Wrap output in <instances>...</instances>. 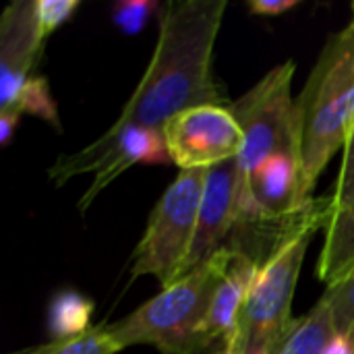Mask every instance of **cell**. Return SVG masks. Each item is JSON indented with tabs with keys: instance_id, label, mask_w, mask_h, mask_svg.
Listing matches in <instances>:
<instances>
[{
	"instance_id": "6da1fadb",
	"label": "cell",
	"mask_w": 354,
	"mask_h": 354,
	"mask_svg": "<svg viewBox=\"0 0 354 354\" xmlns=\"http://www.w3.org/2000/svg\"><path fill=\"white\" fill-rule=\"evenodd\" d=\"M228 8L226 0H170L160 8L153 56L114 127L164 124L197 106H222L214 77V48Z\"/></svg>"
},
{
	"instance_id": "7a4b0ae2",
	"label": "cell",
	"mask_w": 354,
	"mask_h": 354,
	"mask_svg": "<svg viewBox=\"0 0 354 354\" xmlns=\"http://www.w3.org/2000/svg\"><path fill=\"white\" fill-rule=\"evenodd\" d=\"M297 129L301 187L313 199L317 178L354 131V23L322 50L297 100Z\"/></svg>"
},
{
	"instance_id": "3957f363",
	"label": "cell",
	"mask_w": 354,
	"mask_h": 354,
	"mask_svg": "<svg viewBox=\"0 0 354 354\" xmlns=\"http://www.w3.org/2000/svg\"><path fill=\"white\" fill-rule=\"evenodd\" d=\"M216 284L218 266L209 259L108 326V332L122 348L149 344L162 354L203 353L214 344L205 326Z\"/></svg>"
},
{
	"instance_id": "277c9868",
	"label": "cell",
	"mask_w": 354,
	"mask_h": 354,
	"mask_svg": "<svg viewBox=\"0 0 354 354\" xmlns=\"http://www.w3.org/2000/svg\"><path fill=\"white\" fill-rule=\"evenodd\" d=\"M207 170H180L156 203L131 257V280L153 276L162 288L187 274Z\"/></svg>"
},
{
	"instance_id": "5b68a950",
	"label": "cell",
	"mask_w": 354,
	"mask_h": 354,
	"mask_svg": "<svg viewBox=\"0 0 354 354\" xmlns=\"http://www.w3.org/2000/svg\"><path fill=\"white\" fill-rule=\"evenodd\" d=\"M292 77L295 62L286 60L230 104V112L239 120L245 137L236 158L239 195L247 191L251 174L270 156L278 151H292L299 156L297 102L290 91Z\"/></svg>"
},
{
	"instance_id": "8992f818",
	"label": "cell",
	"mask_w": 354,
	"mask_h": 354,
	"mask_svg": "<svg viewBox=\"0 0 354 354\" xmlns=\"http://www.w3.org/2000/svg\"><path fill=\"white\" fill-rule=\"evenodd\" d=\"M311 239L313 232L297 236L259 268L234 338L245 354L253 351H268L272 354L292 324V297Z\"/></svg>"
},
{
	"instance_id": "52a82bcc",
	"label": "cell",
	"mask_w": 354,
	"mask_h": 354,
	"mask_svg": "<svg viewBox=\"0 0 354 354\" xmlns=\"http://www.w3.org/2000/svg\"><path fill=\"white\" fill-rule=\"evenodd\" d=\"M170 153L160 131L129 124L110 127L87 147L60 156L50 168L48 178L60 187L79 174H93V183L79 199V212L85 214L95 197L135 164H170Z\"/></svg>"
},
{
	"instance_id": "ba28073f",
	"label": "cell",
	"mask_w": 354,
	"mask_h": 354,
	"mask_svg": "<svg viewBox=\"0 0 354 354\" xmlns=\"http://www.w3.org/2000/svg\"><path fill=\"white\" fill-rule=\"evenodd\" d=\"M172 164L180 170H209L236 160L243 149V129L230 108L209 104L172 116L164 129Z\"/></svg>"
},
{
	"instance_id": "9c48e42d",
	"label": "cell",
	"mask_w": 354,
	"mask_h": 354,
	"mask_svg": "<svg viewBox=\"0 0 354 354\" xmlns=\"http://www.w3.org/2000/svg\"><path fill=\"white\" fill-rule=\"evenodd\" d=\"M35 0H15L0 17V110L8 108L33 77L44 50Z\"/></svg>"
},
{
	"instance_id": "30bf717a",
	"label": "cell",
	"mask_w": 354,
	"mask_h": 354,
	"mask_svg": "<svg viewBox=\"0 0 354 354\" xmlns=\"http://www.w3.org/2000/svg\"><path fill=\"white\" fill-rule=\"evenodd\" d=\"M236 195H239L236 160L214 166L205 172L199 220H197L193 249L187 261V274L209 261L220 249L228 245V239L236 224Z\"/></svg>"
},
{
	"instance_id": "8fae6325",
	"label": "cell",
	"mask_w": 354,
	"mask_h": 354,
	"mask_svg": "<svg viewBox=\"0 0 354 354\" xmlns=\"http://www.w3.org/2000/svg\"><path fill=\"white\" fill-rule=\"evenodd\" d=\"M218 266V284L207 313V336L212 342L222 340L224 346L234 342L239 334L241 313L259 274V266L243 251L224 247L212 257Z\"/></svg>"
},
{
	"instance_id": "7c38bea8",
	"label": "cell",
	"mask_w": 354,
	"mask_h": 354,
	"mask_svg": "<svg viewBox=\"0 0 354 354\" xmlns=\"http://www.w3.org/2000/svg\"><path fill=\"white\" fill-rule=\"evenodd\" d=\"M354 270V199L336 212L326 228L324 249L317 261V276L328 286L342 282Z\"/></svg>"
},
{
	"instance_id": "4fadbf2b",
	"label": "cell",
	"mask_w": 354,
	"mask_h": 354,
	"mask_svg": "<svg viewBox=\"0 0 354 354\" xmlns=\"http://www.w3.org/2000/svg\"><path fill=\"white\" fill-rule=\"evenodd\" d=\"M336 326L330 299L324 295L303 317H295L272 354H322L334 338Z\"/></svg>"
},
{
	"instance_id": "5bb4252c",
	"label": "cell",
	"mask_w": 354,
	"mask_h": 354,
	"mask_svg": "<svg viewBox=\"0 0 354 354\" xmlns=\"http://www.w3.org/2000/svg\"><path fill=\"white\" fill-rule=\"evenodd\" d=\"M93 303L77 290H60L48 307V332L54 342L71 340L85 334L91 326Z\"/></svg>"
},
{
	"instance_id": "9a60e30c",
	"label": "cell",
	"mask_w": 354,
	"mask_h": 354,
	"mask_svg": "<svg viewBox=\"0 0 354 354\" xmlns=\"http://www.w3.org/2000/svg\"><path fill=\"white\" fill-rule=\"evenodd\" d=\"M120 351L124 348L108 332V326H97V328H89L85 334L77 338L60 340V342L50 340L48 344L15 354H118Z\"/></svg>"
},
{
	"instance_id": "2e32d148",
	"label": "cell",
	"mask_w": 354,
	"mask_h": 354,
	"mask_svg": "<svg viewBox=\"0 0 354 354\" xmlns=\"http://www.w3.org/2000/svg\"><path fill=\"white\" fill-rule=\"evenodd\" d=\"M2 110H17L19 114H31L37 118H44L48 124H52L60 133V120H58V110L56 102L50 91V83L41 75H33L27 79V83L21 87L17 100Z\"/></svg>"
},
{
	"instance_id": "e0dca14e",
	"label": "cell",
	"mask_w": 354,
	"mask_h": 354,
	"mask_svg": "<svg viewBox=\"0 0 354 354\" xmlns=\"http://www.w3.org/2000/svg\"><path fill=\"white\" fill-rule=\"evenodd\" d=\"M326 297L332 305L334 326L338 334H354V270L338 284L328 286Z\"/></svg>"
},
{
	"instance_id": "ac0fdd59",
	"label": "cell",
	"mask_w": 354,
	"mask_h": 354,
	"mask_svg": "<svg viewBox=\"0 0 354 354\" xmlns=\"http://www.w3.org/2000/svg\"><path fill=\"white\" fill-rule=\"evenodd\" d=\"M160 8L162 4H158L156 0H122L114 6L112 21L116 27L122 29V33L137 35L145 27L147 19Z\"/></svg>"
},
{
	"instance_id": "d6986e66",
	"label": "cell",
	"mask_w": 354,
	"mask_h": 354,
	"mask_svg": "<svg viewBox=\"0 0 354 354\" xmlns=\"http://www.w3.org/2000/svg\"><path fill=\"white\" fill-rule=\"evenodd\" d=\"M41 35L48 39L79 8V0H35Z\"/></svg>"
},
{
	"instance_id": "ffe728a7",
	"label": "cell",
	"mask_w": 354,
	"mask_h": 354,
	"mask_svg": "<svg viewBox=\"0 0 354 354\" xmlns=\"http://www.w3.org/2000/svg\"><path fill=\"white\" fill-rule=\"evenodd\" d=\"M332 199H334L336 212L344 209L354 199V131L344 147V158H342V166H340V174H338V183L334 187Z\"/></svg>"
},
{
	"instance_id": "44dd1931",
	"label": "cell",
	"mask_w": 354,
	"mask_h": 354,
	"mask_svg": "<svg viewBox=\"0 0 354 354\" xmlns=\"http://www.w3.org/2000/svg\"><path fill=\"white\" fill-rule=\"evenodd\" d=\"M299 6V0H251L249 10L259 17H278Z\"/></svg>"
},
{
	"instance_id": "7402d4cb",
	"label": "cell",
	"mask_w": 354,
	"mask_h": 354,
	"mask_svg": "<svg viewBox=\"0 0 354 354\" xmlns=\"http://www.w3.org/2000/svg\"><path fill=\"white\" fill-rule=\"evenodd\" d=\"M23 114H19L17 110H0V143L6 147L15 135V129L19 124Z\"/></svg>"
},
{
	"instance_id": "603a6c76",
	"label": "cell",
	"mask_w": 354,
	"mask_h": 354,
	"mask_svg": "<svg viewBox=\"0 0 354 354\" xmlns=\"http://www.w3.org/2000/svg\"><path fill=\"white\" fill-rule=\"evenodd\" d=\"M322 354H354V336L353 334H334V338L328 342Z\"/></svg>"
},
{
	"instance_id": "cb8c5ba5",
	"label": "cell",
	"mask_w": 354,
	"mask_h": 354,
	"mask_svg": "<svg viewBox=\"0 0 354 354\" xmlns=\"http://www.w3.org/2000/svg\"><path fill=\"white\" fill-rule=\"evenodd\" d=\"M247 354H270L268 351H253V353H247Z\"/></svg>"
},
{
	"instance_id": "d4e9b609",
	"label": "cell",
	"mask_w": 354,
	"mask_h": 354,
	"mask_svg": "<svg viewBox=\"0 0 354 354\" xmlns=\"http://www.w3.org/2000/svg\"><path fill=\"white\" fill-rule=\"evenodd\" d=\"M351 8H353V21H351V23H354V2L351 4Z\"/></svg>"
},
{
	"instance_id": "484cf974",
	"label": "cell",
	"mask_w": 354,
	"mask_h": 354,
	"mask_svg": "<svg viewBox=\"0 0 354 354\" xmlns=\"http://www.w3.org/2000/svg\"><path fill=\"white\" fill-rule=\"evenodd\" d=\"M220 354H222V353H220Z\"/></svg>"
},
{
	"instance_id": "4316f807",
	"label": "cell",
	"mask_w": 354,
	"mask_h": 354,
	"mask_svg": "<svg viewBox=\"0 0 354 354\" xmlns=\"http://www.w3.org/2000/svg\"><path fill=\"white\" fill-rule=\"evenodd\" d=\"M353 336H354V334H353Z\"/></svg>"
}]
</instances>
